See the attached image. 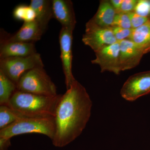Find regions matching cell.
<instances>
[{
  "mask_svg": "<svg viewBox=\"0 0 150 150\" xmlns=\"http://www.w3.org/2000/svg\"><path fill=\"white\" fill-rule=\"evenodd\" d=\"M116 14L110 1H101L96 13L89 21L100 27L112 28Z\"/></svg>",
  "mask_w": 150,
  "mask_h": 150,
  "instance_id": "14",
  "label": "cell"
},
{
  "mask_svg": "<svg viewBox=\"0 0 150 150\" xmlns=\"http://www.w3.org/2000/svg\"><path fill=\"white\" fill-rule=\"evenodd\" d=\"M113 26H118L126 29H132L129 14H116L113 22Z\"/></svg>",
  "mask_w": 150,
  "mask_h": 150,
  "instance_id": "20",
  "label": "cell"
},
{
  "mask_svg": "<svg viewBox=\"0 0 150 150\" xmlns=\"http://www.w3.org/2000/svg\"><path fill=\"white\" fill-rule=\"evenodd\" d=\"M112 32L118 42L129 39L133 29H126L118 26H112Z\"/></svg>",
  "mask_w": 150,
  "mask_h": 150,
  "instance_id": "22",
  "label": "cell"
},
{
  "mask_svg": "<svg viewBox=\"0 0 150 150\" xmlns=\"http://www.w3.org/2000/svg\"><path fill=\"white\" fill-rule=\"evenodd\" d=\"M37 53L34 43L9 41L1 38L0 59L27 57Z\"/></svg>",
  "mask_w": 150,
  "mask_h": 150,
  "instance_id": "12",
  "label": "cell"
},
{
  "mask_svg": "<svg viewBox=\"0 0 150 150\" xmlns=\"http://www.w3.org/2000/svg\"><path fill=\"white\" fill-rule=\"evenodd\" d=\"M24 118L8 105H0V130L5 129L21 118Z\"/></svg>",
  "mask_w": 150,
  "mask_h": 150,
  "instance_id": "18",
  "label": "cell"
},
{
  "mask_svg": "<svg viewBox=\"0 0 150 150\" xmlns=\"http://www.w3.org/2000/svg\"><path fill=\"white\" fill-rule=\"evenodd\" d=\"M82 40L94 52L118 42L111 28L100 27L90 21L86 23Z\"/></svg>",
  "mask_w": 150,
  "mask_h": 150,
  "instance_id": "6",
  "label": "cell"
},
{
  "mask_svg": "<svg viewBox=\"0 0 150 150\" xmlns=\"http://www.w3.org/2000/svg\"><path fill=\"white\" fill-rule=\"evenodd\" d=\"M119 42L121 71L134 69L139 64L144 53L139 47L129 39Z\"/></svg>",
  "mask_w": 150,
  "mask_h": 150,
  "instance_id": "10",
  "label": "cell"
},
{
  "mask_svg": "<svg viewBox=\"0 0 150 150\" xmlns=\"http://www.w3.org/2000/svg\"><path fill=\"white\" fill-rule=\"evenodd\" d=\"M138 0H123L120 10L117 13H129L134 12Z\"/></svg>",
  "mask_w": 150,
  "mask_h": 150,
  "instance_id": "24",
  "label": "cell"
},
{
  "mask_svg": "<svg viewBox=\"0 0 150 150\" xmlns=\"http://www.w3.org/2000/svg\"><path fill=\"white\" fill-rule=\"evenodd\" d=\"M11 139L0 138V150H8L11 146Z\"/></svg>",
  "mask_w": 150,
  "mask_h": 150,
  "instance_id": "25",
  "label": "cell"
},
{
  "mask_svg": "<svg viewBox=\"0 0 150 150\" xmlns=\"http://www.w3.org/2000/svg\"><path fill=\"white\" fill-rule=\"evenodd\" d=\"M149 2L150 5V0H149Z\"/></svg>",
  "mask_w": 150,
  "mask_h": 150,
  "instance_id": "27",
  "label": "cell"
},
{
  "mask_svg": "<svg viewBox=\"0 0 150 150\" xmlns=\"http://www.w3.org/2000/svg\"><path fill=\"white\" fill-rule=\"evenodd\" d=\"M73 31L62 28L59 35L61 59L67 89L76 81L73 76L72 43Z\"/></svg>",
  "mask_w": 150,
  "mask_h": 150,
  "instance_id": "8",
  "label": "cell"
},
{
  "mask_svg": "<svg viewBox=\"0 0 150 150\" xmlns=\"http://www.w3.org/2000/svg\"><path fill=\"white\" fill-rule=\"evenodd\" d=\"M30 5L35 11V20L46 31L49 21L54 18L52 1L31 0Z\"/></svg>",
  "mask_w": 150,
  "mask_h": 150,
  "instance_id": "15",
  "label": "cell"
},
{
  "mask_svg": "<svg viewBox=\"0 0 150 150\" xmlns=\"http://www.w3.org/2000/svg\"><path fill=\"white\" fill-rule=\"evenodd\" d=\"M132 29H136L140 27L150 19L149 17L140 16L134 12L129 13Z\"/></svg>",
  "mask_w": 150,
  "mask_h": 150,
  "instance_id": "23",
  "label": "cell"
},
{
  "mask_svg": "<svg viewBox=\"0 0 150 150\" xmlns=\"http://www.w3.org/2000/svg\"><path fill=\"white\" fill-rule=\"evenodd\" d=\"M129 40L139 47L145 54L150 52V19L140 27L133 29Z\"/></svg>",
  "mask_w": 150,
  "mask_h": 150,
  "instance_id": "16",
  "label": "cell"
},
{
  "mask_svg": "<svg viewBox=\"0 0 150 150\" xmlns=\"http://www.w3.org/2000/svg\"><path fill=\"white\" fill-rule=\"evenodd\" d=\"M13 15L15 19L23 21L24 22L34 21L36 18L35 11L30 5L23 4L15 8Z\"/></svg>",
  "mask_w": 150,
  "mask_h": 150,
  "instance_id": "19",
  "label": "cell"
},
{
  "mask_svg": "<svg viewBox=\"0 0 150 150\" xmlns=\"http://www.w3.org/2000/svg\"><path fill=\"white\" fill-rule=\"evenodd\" d=\"M96 59L92 64L99 65L101 72L109 71L119 75L121 72L120 65L119 42L100 49L95 52Z\"/></svg>",
  "mask_w": 150,
  "mask_h": 150,
  "instance_id": "9",
  "label": "cell"
},
{
  "mask_svg": "<svg viewBox=\"0 0 150 150\" xmlns=\"http://www.w3.org/2000/svg\"><path fill=\"white\" fill-rule=\"evenodd\" d=\"M45 31L36 21L24 22L14 35L3 39L9 41L35 43L40 40Z\"/></svg>",
  "mask_w": 150,
  "mask_h": 150,
  "instance_id": "13",
  "label": "cell"
},
{
  "mask_svg": "<svg viewBox=\"0 0 150 150\" xmlns=\"http://www.w3.org/2000/svg\"><path fill=\"white\" fill-rule=\"evenodd\" d=\"M55 131L54 117H24L0 130V138L11 139L22 134H38L47 136L52 141Z\"/></svg>",
  "mask_w": 150,
  "mask_h": 150,
  "instance_id": "3",
  "label": "cell"
},
{
  "mask_svg": "<svg viewBox=\"0 0 150 150\" xmlns=\"http://www.w3.org/2000/svg\"><path fill=\"white\" fill-rule=\"evenodd\" d=\"M38 67H44L42 58L39 53L27 57L0 59V71L16 85L24 73Z\"/></svg>",
  "mask_w": 150,
  "mask_h": 150,
  "instance_id": "5",
  "label": "cell"
},
{
  "mask_svg": "<svg viewBox=\"0 0 150 150\" xmlns=\"http://www.w3.org/2000/svg\"><path fill=\"white\" fill-rule=\"evenodd\" d=\"M123 1V0H111V1H110L111 5L116 11V13H118L120 10Z\"/></svg>",
  "mask_w": 150,
  "mask_h": 150,
  "instance_id": "26",
  "label": "cell"
},
{
  "mask_svg": "<svg viewBox=\"0 0 150 150\" xmlns=\"http://www.w3.org/2000/svg\"><path fill=\"white\" fill-rule=\"evenodd\" d=\"M62 95L49 96L17 91L8 106L24 117H54Z\"/></svg>",
  "mask_w": 150,
  "mask_h": 150,
  "instance_id": "2",
  "label": "cell"
},
{
  "mask_svg": "<svg viewBox=\"0 0 150 150\" xmlns=\"http://www.w3.org/2000/svg\"><path fill=\"white\" fill-rule=\"evenodd\" d=\"M92 101L84 87L76 80L62 95L56 107L53 144L63 147L82 133L91 115Z\"/></svg>",
  "mask_w": 150,
  "mask_h": 150,
  "instance_id": "1",
  "label": "cell"
},
{
  "mask_svg": "<svg viewBox=\"0 0 150 150\" xmlns=\"http://www.w3.org/2000/svg\"><path fill=\"white\" fill-rule=\"evenodd\" d=\"M17 91L16 84L0 71V105H8Z\"/></svg>",
  "mask_w": 150,
  "mask_h": 150,
  "instance_id": "17",
  "label": "cell"
},
{
  "mask_svg": "<svg viewBox=\"0 0 150 150\" xmlns=\"http://www.w3.org/2000/svg\"><path fill=\"white\" fill-rule=\"evenodd\" d=\"M17 90L45 96L57 95V88L44 67H38L22 76L17 84Z\"/></svg>",
  "mask_w": 150,
  "mask_h": 150,
  "instance_id": "4",
  "label": "cell"
},
{
  "mask_svg": "<svg viewBox=\"0 0 150 150\" xmlns=\"http://www.w3.org/2000/svg\"><path fill=\"white\" fill-rule=\"evenodd\" d=\"M121 95L124 99L134 101L150 93V71L137 73L129 77L123 84Z\"/></svg>",
  "mask_w": 150,
  "mask_h": 150,
  "instance_id": "7",
  "label": "cell"
},
{
  "mask_svg": "<svg viewBox=\"0 0 150 150\" xmlns=\"http://www.w3.org/2000/svg\"><path fill=\"white\" fill-rule=\"evenodd\" d=\"M54 18L57 20L62 28L73 31L76 21L72 2L70 0H52Z\"/></svg>",
  "mask_w": 150,
  "mask_h": 150,
  "instance_id": "11",
  "label": "cell"
},
{
  "mask_svg": "<svg viewBox=\"0 0 150 150\" xmlns=\"http://www.w3.org/2000/svg\"><path fill=\"white\" fill-rule=\"evenodd\" d=\"M134 12L140 16L149 17L150 15L149 0H138Z\"/></svg>",
  "mask_w": 150,
  "mask_h": 150,
  "instance_id": "21",
  "label": "cell"
}]
</instances>
